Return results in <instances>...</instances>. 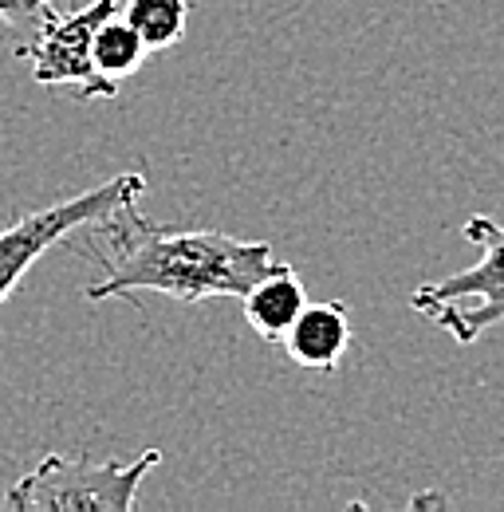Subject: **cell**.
I'll use <instances>...</instances> for the list:
<instances>
[{"instance_id":"cell-1","label":"cell","mask_w":504,"mask_h":512,"mask_svg":"<svg viewBox=\"0 0 504 512\" xmlns=\"http://www.w3.org/2000/svg\"><path fill=\"white\" fill-rule=\"evenodd\" d=\"M99 229H107V276L87 284L91 304L158 292L182 304L245 296L280 260L264 241H241L221 229H174L142 217L134 201L115 209Z\"/></svg>"},{"instance_id":"cell-2","label":"cell","mask_w":504,"mask_h":512,"mask_svg":"<svg viewBox=\"0 0 504 512\" xmlns=\"http://www.w3.org/2000/svg\"><path fill=\"white\" fill-rule=\"evenodd\" d=\"M461 233L481 249V256L445 280L414 288L410 308L449 331L453 343L473 347L485 331L504 323V225L477 213L465 221Z\"/></svg>"},{"instance_id":"cell-3","label":"cell","mask_w":504,"mask_h":512,"mask_svg":"<svg viewBox=\"0 0 504 512\" xmlns=\"http://www.w3.org/2000/svg\"><path fill=\"white\" fill-rule=\"evenodd\" d=\"M162 465V449H146L142 457L115 465V461H91L83 453H44V461L24 473L8 493L4 509L12 512H63V509H95V512H130L138 501L142 477Z\"/></svg>"},{"instance_id":"cell-4","label":"cell","mask_w":504,"mask_h":512,"mask_svg":"<svg viewBox=\"0 0 504 512\" xmlns=\"http://www.w3.org/2000/svg\"><path fill=\"white\" fill-rule=\"evenodd\" d=\"M142 190H146V178L138 170H126L103 186H91V190L56 201L48 209H36V213L12 221L8 229H0V308L52 245H60L63 237H71L87 225H103L115 209L138 201Z\"/></svg>"},{"instance_id":"cell-5","label":"cell","mask_w":504,"mask_h":512,"mask_svg":"<svg viewBox=\"0 0 504 512\" xmlns=\"http://www.w3.org/2000/svg\"><path fill=\"white\" fill-rule=\"evenodd\" d=\"M115 12H123V0H91L75 12L48 8L44 20L36 24V32L16 48V56L32 60V79L40 87H71L83 103L119 99V83L103 79L91 60L95 32Z\"/></svg>"},{"instance_id":"cell-6","label":"cell","mask_w":504,"mask_h":512,"mask_svg":"<svg viewBox=\"0 0 504 512\" xmlns=\"http://www.w3.org/2000/svg\"><path fill=\"white\" fill-rule=\"evenodd\" d=\"M351 339H355V323H351L347 304H339V300L304 304V312L284 331V347H288L292 363L308 367V371H335L343 363Z\"/></svg>"},{"instance_id":"cell-7","label":"cell","mask_w":504,"mask_h":512,"mask_svg":"<svg viewBox=\"0 0 504 512\" xmlns=\"http://www.w3.org/2000/svg\"><path fill=\"white\" fill-rule=\"evenodd\" d=\"M241 300H245V320L260 339H284L292 320L304 312L308 292H304V280L292 272V264L280 260Z\"/></svg>"},{"instance_id":"cell-8","label":"cell","mask_w":504,"mask_h":512,"mask_svg":"<svg viewBox=\"0 0 504 512\" xmlns=\"http://www.w3.org/2000/svg\"><path fill=\"white\" fill-rule=\"evenodd\" d=\"M146 56H150L146 40L134 32V24L126 20L123 12L107 16L103 28L95 32L91 60H95V71H99L103 79H111V83H119V79H126V75H134L138 67L146 64Z\"/></svg>"},{"instance_id":"cell-9","label":"cell","mask_w":504,"mask_h":512,"mask_svg":"<svg viewBox=\"0 0 504 512\" xmlns=\"http://www.w3.org/2000/svg\"><path fill=\"white\" fill-rule=\"evenodd\" d=\"M123 16L146 40L150 52H166L186 36L189 0H126Z\"/></svg>"},{"instance_id":"cell-10","label":"cell","mask_w":504,"mask_h":512,"mask_svg":"<svg viewBox=\"0 0 504 512\" xmlns=\"http://www.w3.org/2000/svg\"><path fill=\"white\" fill-rule=\"evenodd\" d=\"M48 8H52V0H0V20L16 32V48L36 32V24L44 20Z\"/></svg>"}]
</instances>
